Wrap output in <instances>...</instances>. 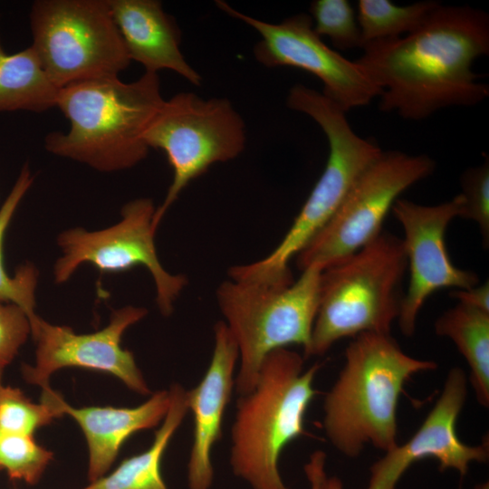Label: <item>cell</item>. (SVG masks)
<instances>
[{
	"mask_svg": "<svg viewBox=\"0 0 489 489\" xmlns=\"http://www.w3.org/2000/svg\"><path fill=\"white\" fill-rule=\"evenodd\" d=\"M41 400L50 404L61 416H71L82 428L89 449L88 477L93 482L110 469L131 435L157 427L163 421L170 397L168 390H160L134 408H73L49 388L42 391Z\"/></svg>",
	"mask_w": 489,
	"mask_h": 489,
	"instance_id": "17",
	"label": "cell"
},
{
	"mask_svg": "<svg viewBox=\"0 0 489 489\" xmlns=\"http://www.w3.org/2000/svg\"><path fill=\"white\" fill-rule=\"evenodd\" d=\"M143 139L149 149L166 153L173 170L172 182L153 217L158 229L191 181L212 165L234 159L243 152L246 133L243 118L229 100L180 92L165 100Z\"/></svg>",
	"mask_w": 489,
	"mask_h": 489,
	"instance_id": "9",
	"label": "cell"
},
{
	"mask_svg": "<svg viewBox=\"0 0 489 489\" xmlns=\"http://www.w3.org/2000/svg\"><path fill=\"white\" fill-rule=\"evenodd\" d=\"M344 365L323 402L322 427L347 457L367 445L387 452L398 445V406L406 382L435 370L433 360L405 353L390 333L364 332L347 346Z\"/></svg>",
	"mask_w": 489,
	"mask_h": 489,
	"instance_id": "2",
	"label": "cell"
},
{
	"mask_svg": "<svg viewBox=\"0 0 489 489\" xmlns=\"http://www.w3.org/2000/svg\"><path fill=\"white\" fill-rule=\"evenodd\" d=\"M303 365V356L294 350H273L263 360L254 389L236 401L229 462L252 489H288L279 458L305 435V415L317 393L313 382L320 365Z\"/></svg>",
	"mask_w": 489,
	"mask_h": 489,
	"instance_id": "4",
	"label": "cell"
},
{
	"mask_svg": "<svg viewBox=\"0 0 489 489\" xmlns=\"http://www.w3.org/2000/svg\"><path fill=\"white\" fill-rule=\"evenodd\" d=\"M53 454L36 443L33 435L0 430V466L12 479L36 484Z\"/></svg>",
	"mask_w": 489,
	"mask_h": 489,
	"instance_id": "24",
	"label": "cell"
},
{
	"mask_svg": "<svg viewBox=\"0 0 489 489\" xmlns=\"http://www.w3.org/2000/svg\"><path fill=\"white\" fill-rule=\"evenodd\" d=\"M155 211L150 198H137L123 206L120 220L110 227L96 231L74 227L60 233L57 244L62 255L53 265L54 283H66L83 264H91L102 273L144 266L152 276L159 312L169 316L187 281L182 274L168 272L159 261L155 245Z\"/></svg>",
	"mask_w": 489,
	"mask_h": 489,
	"instance_id": "11",
	"label": "cell"
},
{
	"mask_svg": "<svg viewBox=\"0 0 489 489\" xmlns=\"http://www.w3.org/2000/svg\"><path fill=\"white\" fill-rule=\"evenodd\" d=\"M34 177L27 164L24 165L12 189L0 207V302L14 303L22 308L33 323L37 318L35 291L39 271L31 263L18 266L13 275L4 264V241L7 228L22 199L31 187Z\"/></svg>",
	"mask_w": 489,
	"mask_h": 489,
	"instance_id": "22",
	"label": "cell"
},
{
	"mask_svg": "<svg viewBox=\"0 0 489 489\" xmlns=\"http://www.w3.org/2000/svg\"><path fill=\"white\" fill-rule=\"evenodd\" d=\"M438 5L422 1L400 6L388 0H359L357 19L364 44L413 33Z\"/></svg>",
	"mask_w": 489,
	"mask_h": 489,
	"instance_id": "23",
	"label": "cell"
},
{
	"mask_svg": "<svg viewBox=\"0 0 489 489\" xmlns=\"http://www.w3.org/2000/svg\"><path fill=\"white\" fill-rule=\"evenodd\" d=\"M355 62L382 93L379 108L422 120L452 106H474L489 86L473 71L489 53V16L468 5L439 4L406 36L367 43Z\"/></svg>",
	"mask_w": 489,
	"mask_h": 489,
	"instance_id": "1",
	"label": "cell"
},
{
	"mask_svg": "<svg viewBox=\"0 0 489 489\" xmlns=\"http://www.w3.org/2000/svg\"><path fill=\"white\" fill-rule=\"evenodd\" d=\"M436 335L453 341L470 370L480 406L489 407V312L457 302L435 321Z\"/></svg>",
	"mask_w": 489,
	"mask_h": 489,
	"instance_id": "20",
	"label": "cell"
},
{
	"mask_svg": "<svg viewBox=\"0 0 489 489\" xmlns=\"http://www.w3.org/2000/svg\"><path fill=\"white\" fill-rule=\"evenodd\" d=\"M450 296L467 306L489 312V284L488 281L478 283L468 289L452 291Z\"/></svg>",
	"mask_w": 489,
	"mask_h": 489,
	"instance_id": "30",
	"label": "cell"
},
{
	"mask_svg": "<svg viewBox=\"0 0 489 489\" xmlns=\"http://www.w3.org/2000/svg\"><path fill=\"white\" fill-rule=\"evenodd\" d=\"M475 489H489L488 482L477 484Z\"/></svg>",
	"mask_w": 489,
	"mask_h": 489,
	"instance_id": "31",
	"label": "cell"
},
{
	"mask_svg": "<svg viewBox=\"0 0 489 489\" xmlns=\"http://www.w3.org/2000/svg\"><path fill=\"white\" fill-rule=\"evenodd\" d=\"M314 32L341 51L363 47L357 14L347 0H315L310 5Z\"/></svg>",
	"mask_w": 489,
	"mask_h": 489,
	"instance_id": "25",
	"label": "cell"
},
{
	"mask_svg": "<svg viewBox=\"0 0 489 489\" xmlns=\"http://www.w3.org/2000/svg\"><path fill=\"white\" fill-rule=\"evenodd\" d=\"M463 206L460 218L475 222L484 247L489 244V157L480 166L465 170L460 178Z\"/></svg>",
	"mask_w": 489,
	"mask_h": 489,
	"instance_id": "27",
	"label": "cell"
},
{
	"mask_svg": "<svg viewBox=\"0 0 489 489\" xmlns=\"http://www.w3.org/2000/svg\"><path fill=\"white\" fill-rule=\"evenodd\" d=\"M286 103L321 127L329 144L327 162L279 244L258 261L232 266L229 276L235 281L273 285L292 283L290 261L331 220L359 176L382 152L375 142L356 134L346 112L322 93L295 84L288 92Z\"/></svg>",
	"mask_w": 489,
	"mask_h": 489,
	"instance_id": "5",
	"label": "cell"
},
{
	"mask_svg": "<svg viewBox=\"0 0 489 489\" xmlns=\"http://www.w3.org/2000/svg\"><path fill=\"white\" fill-rule=\"evenodd\" d=\"M59 90L47 76L32 46L7 53L0 36V112H43L56 106Z\"/></svg>",
	"mask_w": 489,
	"mask_h": 489,
	"instance_id": "21",
	"label": "cell"
},
{
	"mask_svg": "<svg viewBox=\"0 0 489 489\" xmlns=\"http://www.w3.org/2000/svg\"><path fill=\"white\" fill-rule=\"evenodd\" d=\"M407 268L402 239L381 232L355 253L322 269L317 313L303 358L322 356L343 338L390 333L399 314Z\"/></svg>",
	"mask_w": 489,
	"mask_h": 489,
	"instance_id": "6",
	"label": "cell"
},
{
	"mask_svg": "<svg viewBox=\"0 0 489 489\" xmlns=\"http://www.w3.org/2000/svg\"><path fill=\"white\" fill-rule=\"evenodd\" d=\"M164 101L153 72L132 82L115 77L69 84L59 90L55 107L70 129L47 134L45 149L101 172L130 168L147 157L143 135Z\"/></svg>",
	"mask_w": 489,
	"mask_h": 489,
	"instance_id": "3",
	"label": "cell"
},
{
	"mask_svg": "<svg viewBox=\"0 0 489 489\" xmlns=\"http://www.w3.org/2000/svg\"><path fill=\"white\" fill-rule=\"evenodd\" d=\"M62 416L48 403H34L19 388L0 384V430L33 435Z\"/></svg>",
	"mask_w": 489,
	"mask_h": 489,
	"instance_id": "26",
	"label": "cell"
},
{
	"mask_svg": "<svg viewBox=\"0 0 489 489\" xmlns=\"http://www.w3.org/2000/svg\"><path fill=\"white\" fill-rule=\"evenodd\" d=\"M326 459L327 455L323 451L316 450L304 465V474L310 489H343L341 480L327 473Z\"/></svg>",
	"mask_w": 489,
	"mask_h": 489,
	"instance_id": "29",
	"label": "cell"
},
{
	"mask_svg": "<svg viewBox=\"0 0 489 489\" xmlns=\"http://www.w3.org/2000/svg\"><path fill=\"white\" fill-rule=\"evenodd\" d=\"M322 268L302 270L288 285L224 281L216 300L239 352L235 388L250 393L264 358L273 350L297 344L309 348L315 321Z\"/></svg>",
	"mask_w": 489,
	"mask_h": 489,
	"instance_id": "7",
	"label": "cell"
},
{
	"mask_svg": "<svg viewBox=\"0 0 489 489\" xmlns=\"http://www.w3.org/2000/svg\"><path fill=\"white\" fill-rule=\"evenodd\" d=\"M129 57L147 72L172 71L191 84L201 85V75L180 50V31L175 20L156 0H108Z\"/></svg>",
	"mask_w": 489,
	"mask_h": 489,
	"instance_id": "18",
	"label": "cell"
},
{
	"mask_svg": "<svg viewBox=\"0 0 489 489\" xmlns=\"http://www.w3.org/2000/svg\"><path fill=\"white\" fill-rule=\"evenodd\" d=\"M460 194L444 203L426 206L398 198L391 210L400 223L409 282L397 319L404 336L415 333L418 313L426 301L444 288L468 289L479 283L472 271L455 266L446 246V231L452 220L460 217Z\"/></svg>",
	"mask_w": 489,
	"mask_h": 489,
	"instance_id": "13",
	"label": "cell"
},
{
	"mask_svg": "<svg viewBox=\"0 0 489 489\" xmlns=\"http://www.w3.org/2000/svg\"><path fill=\"white\" fill-rule=\"evenodd\" d=\"M435 168L427 155L382 150L353 183L331 220L296 256L299 269H324L373 241L398 197Z\"/></svg>",
	"mask_w": 489,
	"mask_h": 489,
	"instance_id": "10",
	"label": "cell"
},
{
	"mask_svg": "<svg viewBox=\"0 0 489 489\" xmlns=\"http://www.w3.org/2000/svg\"><path fill=\"white\" fill-rule=\"evenodd\" d=\"M2 469V467L0 466V470Z\"/></svg>",
	"mask_w": 489,
	"mask_h": 489,
	"instance_id": "32",
	"label": "cell"
},
{
	"mask_svg": "<svg viewBox=\"0 0 489 489\" xmlns=\"http://www.w3.org/2000/svg\"><path fill=\"white\" fill-rule=\"evenodd\" d=\"M466 397L467 377L460 367H454L447 373L436 402L415 434L404 444L385 452L371 465L366 489H396L410 465L425 458L436 459L441 472L454 469L461 475L467 473L472 462H487V435L481 444L470 446L456 433Z\"/></svg>",
	"mask_w": 489,
	"mask_h": 489,
	"instance_id": "15",
	"label": "cell"
},
{
	"mask_svg": "<svg viewBox=\"0 0 489 489\" xmlns=\"http://www.w3.org/2000/svg\"><path fill=\"white\" fill-rule=\"evenodd\" d=\"M239 352L225 321L214 327V349L199 383L187 391L193 415V439L187 463L189 489H210L214 480L212 449L222 436V424L235 388L234 373Z\"/></svg>",
	"mask_w": 489,
	"mask_h": 489,
	"instance_id": "16",
	"label": "cell"
},
{
	"mask_svg": "<svg viewBox=\"0 0 489 489\" xmlns=\"http://www.w3.org/2000/svg\"><path fill=\"white\" fill-rule=\"evenodd\" d=\"M216 5L258 34L260 40L254 48L258 62L268 68L289 66L312 73L322 82L321 93L346 113L381 95L382 90L360 64L321 40L313 30L310 15L298 14L272 24L243 14L225 1L217 0Z\"/></svg>",
	"mask_w": 489,
	"mask_h": 489,
	"instance_id": "12",
	"label": "cell"
},
{
	"mask_svg": "<svg viewBox=\"0 0 489 489\" xmlns=\"http://www.w3.org/2000/svg\"><path fill=\"white\" fill-rule=\"evenodd\" d=\"M31 334L26 312L14 303L0 302V384L5 368Z\"/></svg>",
	"mask_w": 489,
	"mask_h": 489,
	"instance_id": "28",
	"label": "cell"
},
{
	"mask_svg": "<svg viewBox=\"0 0 489 489\" xmlns=\"http://www.w3.org/2000/svg\"><path fill=\"white\" fill-rule=\"evenodd\" d=\"M32 48L59 89L119 77L130 63L108 0H37L30 11Z\"/></svg>",
	"mask_w": 489,
	"mask_h": 489,
	"instance_id": "8",
	"label": "cell"
},
{
	"mask_svg": "<svg viewBox=\"0 0 489 489\" xmlns=\"http://www.w3.org/2000/svg\"><path fill=\"white\" fill-rule=\"evenodd\" d=\"M147 313L143 307L124 306L112 312L106 327L86 334H78L68 326L51 324L37 316L31 324V335L36 343L35 364L23 366L24 379L46 389L53 372L77 367L108 372L130 390L149 395L150 390L133 353L121 346L125 331Z\"/></svg>",
	"mask_w": 489,
	"mask_h": 489,
	"instance_id": "14",
	"label": "cell"
},
{
	"mask_svg": "<svg viewBox=\"0 0 489 489\" xmlns=\"http://www.w3.org/2000/svg\"><path fill=\"white\" fill-rule=\"evenodd\" d=\"M168 392L169 408L151 446L124 459L110 475L91 482L82 489H168L160 472L161 459L188 411L187 390L180 384H172Z\"/></svg>",
	"mask_w": 489,
	"mask_h": 489,
	"instance_id": "19",
	"label": "cell"
}]
</instances>
